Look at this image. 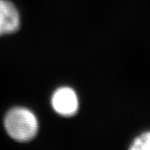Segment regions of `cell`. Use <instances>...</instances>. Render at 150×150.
Listing matches in <instances>:
<instances>
[{
  "instance_id": "6da1fadb",
  "label": "cell",
  "mask_w": 150,
  "mask_h": 150,
  "mask_svg": "<svg viewBox=\"0 0 150 150\" xmlns=\"http://www.w3.org/2000/svg\"><path fill=\"white\" fill-rule=\"evenodd\" d=\"M4 126L8 136L20 142L33 139L39 127L35 114L29 109L22 107H14L6 113Z\"/></svg>"
},
{
  "instance_id": "7a4b0ae2",
  "label": "cell",
  "mask_w": 150,
  "mask_h": 150,
  "mask_svg": "<svg viewBox=\"0 0 150 150\" xmlns=\"http://www.w3.org/2000/svg\"><path fill=\"white\" fill-rule=\"evenodd\" d=\"M51 103L54 110L62 117H72L79 109L78 96L74 90L69 87L57 88L52 94Z\"/></svg>"
},
{
  "instance_id": "3957f363",
  "label": "cell",
  "mask_w": 150,
  "mask_h": 150,
  "mask_svg": "<svg viewBox=\"0 0 150 150\" xmlns=\"http://www.w3.org/2000/svg\"><path fill=\"white\" fill-rule=\"evenodd\" d=\"M21 19L18 9L8 0H0V35L18 31Z\"/></svg>"
},
{
  "instance_id": "277c9868",
  "label": "cell",
  "mask_w": 150,
  "mask_h": 150,
  "mask_svg": "<svg viewBox=\"0 0 150 150\" xmlns=\"http://www.w3.org/2000/svg\"><path fill=\"white\" fill-rule=\"evenodd\" d=\"M130 150H150V131L142 132L132 140Z\"/></svg>"
}]
</instances>
